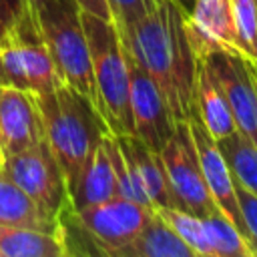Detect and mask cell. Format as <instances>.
Returning <instances> with one entry per match:
<instances>
[{
  "label": "cell",
  "instance_id": "6da1fadb",
  "mask_svg": "<svg viewBox=\"0 0 257 257\" xmlns=\"http://www.w3.org/2000/svg\"><path fill=\"white\" fill-rule=\"evenodd\" d=\"M116 32L128 58L161 88L175 120H185L195 100L197 56L185 32L183 10L173 0H161Z\"/></svg>",
  "mask_w": 257,
  "mask_h": 257
},
{
  "label": "cell",
  "instance_id": "7a4b0ae2",
  "mask_svg": "<svg viewBox=\"0 0 257 257\" xmlns=\"http://www.w3.org/2000/svg\"><path fill=\"white\" fill-rule=\"evenodd\" d=\"M36 100L44 122V137L62 169L70 199L86 161L108 126L92 100L64 82L50 92L36 94Z\"/></svg>",
  "mask_w": 257,
  "mask_h": 257
},
{
  "label": "cell",
  "instance_id": "3957f363",
  "mask_svg": "<svg viewBox=\"0 0 257 257\" xmlns=\"http://www.w3.org/2000/svg\"><path fill=\"white\" fill-rule=\"evenodd\" d=\"M86 34L92 78L96 88V110L112 135H133L131 116V70L128 56L110 20L80 10Z\"/></svg>",
  "mask_w": 257,
  "mask_h": 257
},
{
  "label": "cell",
  "instance_id": "277c9868",
  "mask_svg": "<svg viewBox=\"0 0 257 257\" xmlns=\"http://www.w3.org/2000/svg\"><path fill=\"white\" fill-rule=\"evenodd\" d=\"M52 58L58 78L96 102L90 50L76 0H48L30 12Z\"/></svg>",
  "mask_w": 257,
  "mask_h": 257
},
{
  "label": "cell",
  "instance_id": "5b68a950",
  "mask_svg": "<svg viewBox=\"0 0 257 257\" xmlns=\"http://www.w3.org/2000/svg\"><path fill=\"white\" fill-rule=\"evenodd\" d=\"M155 209L124 197L72 209L70 203L60 211V231L82 235L88 243L86 253L118 257V251L133 241L149 223Z\"/></svg>",
  "mask_w": 257,
  "mask_h": 257
},
{
  "label": "cell",
  "instance_id": "8992f818",
  "mask_svg": "<svg viewBox=\"0 0 257 257\" xmlns=\"http://www.w3.org/2000/svg\"><path fill=\"white\" fill-rule=\"evenodd\" d=\"M0 173L52 217H58L70 203L62 169L50 151L46 137L24 151L4 155L0 161Z\"/></svg>",
  "mask_w": 257,
  "mask_h": 257
},
{
  "label": "cell",
  "instance_id": "52a82bcc",
  "mask_svg": "<svg viewBox=\"0 0 257 257\" xmlns=\"http://www.w3.org/2000/svg\"><path fill=\"white\" fill-rule=\"evenodd\" d=\"M169 189L175 201V209L187 211L197 217L221 213L207 189L201 173L197 149L193 145L187 120H179L173 135L159 151Z\"/></svg>",
  "mask_w": 257,
  "mask_h": 257
},
{
  "label": "cell",
  "instance_id": "ba28073f",
  "mask_svg": "<svg viewBox=\"0 0 257 257\" xmlns=\"http://www.w3.org/2000/svg\"><path fill=\"white\" fill-rule=\"evenodd\" d=\"M205 58L231 108L237 131L257 143V80L249 60L235 52H213Z\"/></svg>",
  "mask_w": 257,
  "mask_h": 257
},
{
  "label": "cell",
  "instance_id": "9c48e42d",
  "mask_svg": "<svg viewBox=\"0 0 257 257\" xmlns=\"http://www.w3.org/2000/svg\"><path fill=\"white\" fill-rule=\"evenodd\" d=\"M128 70H131L133 137L141 139L149 149L159 153L173 135L179 120H175L167 104V98L163 96L157 82L131 58H128Z\"/></svg>",
  "mask_w": 257,
  "mask_h": 257
},
{
  "label": "cell",
  "instance_id": "30bf717a",
  "mask_svg": "<svg viewBox=\"0 0 257 257\" xmlns=\"http://www.w3.org/2000/svg\"><path fill=\"white\" fill-rule=\"evenodd\" d=\"M185 120H187L193 145L197 149L203 179L207 183V189H209L217 209L245 235V225H243V217H241V211L237 205V195H235V181H233L231 169L219 149V143L211 137V133L203 124L201 116L195 110V104Z\"/></svg>",
  "mask_w": 257,
  "mask_h": 257
},
{
  "label": "cell",
  "instance_id": "8fae6325",
  "mask_svg": "<svg viewBox=\"0 0 257 257\" xmlns=\"http://www.w3.org/2000/svg\"><path fill=\"white\" fill-rule=\"evenodd\" d=\"M185 32L197 58L213 52L241 54L231 0H195L185 16Z\"/></svg>",
  "mask_w": 257,
  "mask_h": 257
},
{
  "label": "cell",
  "instance_id": "7c38bea8",
  "mask_svg": "<svg viewBox=\"0 0 257 257\" xmlns=\"http://www.w3.org/2000/svg\"><path fill=\"white\" fill-rule=\"evenodd\" d=\"M0 137L4 155L24 151L44 139V122L34 92L0 86Z\"/></svg>",
  "mask_w": 257,
  "mask_h": 257
},
{
  "label": "cell",
  "instance_id": "4fadbf2b",
  "mask_svg": "<svg viewBox=\"0 0 257 257\" xmlns=\"http://www.w3.org/2000/svg\"><path fill=\"white\" fill-rule=\"evenodd\" d=\"M6 38L16 52L26 90L34 94H42L54 90L62 82L56 74L44 38L30 12L6 34Z\"/></svg>",
  "mask_w": 257,
  "mask_h": 257
},
{
  "label": "cell",
  "instance_id": "5bb4252c",
  "mask_svg": "<svg viewBox=\"0 0 257 257\" xmlns=\"http://www.w3.org/2000/svg\"><path fill=\"white\" fill-rule=\"evenodd\" d=\"M133 183L153 209L175 207L161 155L133 135H114Z\"/></svg>",
  "mask_w": 257,
  "mask_h": 257
},
{
  "label": "cell",
  "instance_id": "9a60e30c",
  "mask_svg": "<svg viewBox=\"0 0 257 257\" xmlns=\"http://www.w3.org/2000/svg\"><path fill=\"white\" fill-rule=\"evenodd\" d=\"M110 137H112V133L106 131L100 137L90 159L86 161V165L76 181V187L70 193L72 209L90 207V205L108 201L112 197H118L116 173H114V165L110 159Z\"/></svg>",
  "mask_w": 257,
  "mask_h": 257
},
{
  "label": "cell",
  "instance_id": "2e32d148",
  "mask_svg": "<svg viewBox=\"0 0 257 257\" xmlns=\"http://www.w3.org/2000/svg\"><path fill=\"white\" fill-rule=\"evenodd\" d=\"M195 110L201 116L203 124L211 133L215 141H221L223 137L237 131L231 108L227 104V98L213 76L211 68L207 66L205 58H197V74H195Z\"/></svg>",
  "mask_w": 257,
  "mask_h": 257
},
{
  "label": "cell",
  "instance_id": "e0dca14e",
  "mask_svg": "<svg viewBox=\"0 0 257 257\" xmlns=\"http://www.w3.org/2000/svg\"><path fill=\"white\" fill-rule=\"evenodd\" d=\"M0 225L26 227L46 233L60 231V219L44 213L20 187L0 173Z\"/></svg>",
  "mask_w": 257,
  "mask_h": 257
},
{
  "label": "cell",
  "instance_id": "ac0fdd59",
  "mask_svg": "<svg viewBox=\"0 0 257 257\" xmlns=\"http://www.w3.org/2000/svg\"><path fill=\"white\" fill-rule=\"evenodd\" d=\"M118 257H195V253L155 211L141 233L118 251Z\"/></svg>",
  "mask_w": 257,
  "mask_h": 257
},
{
  "label": "cell",
  "instance_id": "d6986e66",
  "mask_svg": "<svg viewBox=\"0 0 257 257\" xmlns=\"http://www.w3.org/2000/svg\"><path fill=\"white\" fill-rule=\"evenodd\" d=\"M64 239L58 233H46L26 227L0 225V257H62Z\"/></svg>",
  "mask_w": 257,
  "mask_h": 257
},
{
  "label": "cell",
  "instance_id": "ffe728a7",
  "mask_svg": "<svg viewBox=\"0 0 257 257\" xmlns=\"http://www.w3.org/2000/svg\"><path fill=\"white\" fill-rule=\"evenodd\" d=\"M219 149L231 169L233 181L253 195H257V147L251 139H247L241 131H233L223 137Z\"/></svg>",
  "mask_w": 257,
  "mask_h": 257
},
{
  "label": "cell",
  "instance_id": "44dd1931",
  "mask_svg": "<svg viewBox=\"0 0 257 257\" xmlns=\"http://www.w3.org/2000/svg\"><path fill=\"white\" fill-rule=\"evenodd\" d=\"M211 257H255L247 237L223 215L213 213L203 217Z\"/></svg>",
  "mask_w": 257,
  "mask_h": 257
},
{
  "label": "cell",
  "instance_id": "7402d4cb",
  "mask_svg": "<svg viewBox=\"0 0 257 257\" xmlns=\"http://www.w3.org/2000/svg\"><path fill=\"white\" fill-rule=\"evenodd\" d=\"M155 211L193 249L195 257H211V247H209V239H207V229H205L203 217L191 215V213L175 209V207H161V209H155Z\"/></svg>",
  "mask_w": 257,
  "mask_h": 257
},
{
  "label": "cell",
  "instance_id": "603a6c76",
  "mask_svg": "<svg viewBox=\"0 0 257 257\" xmlns=\"http://www.w3.org/2000/svg\"><path fill=\"white\" fill-rule=\"evenodd\" d=\"M231 12L235 20V32L241 56L257 62L255 52V24H257V4L255 0H231Z\"/></svg>",
  "mask_w": 257,
  "mask_h": 257
},
{
  "label": "cell",
  "instance_id": "cb8c5ba5",
  "mask_svg": "<svg viewBox=\"0 0 257 257\" xmlns=\"http://www.w3.org/2000/svg\"><path fill=\"white\" fill-rule=\"evenodd\" d=\"M104 2L110 14V22L116 28H122L135 22L137 18L149 14L161 0H104Z\"/></svg>",
  "mask_w": 257,
  "mask_h": 257
},
{
  "label": "cell",
  "instance_id": "d4e9b609",
  "mask_svg": "<svg viewBox=\"0 0 257 257\" xmlns=\"http://www.w3.org/2000/svg\"><path fill=\"white\" fill-rule=\"evenodd\" d=\"M235 195H237V205L245 225V237L257 257V195H253L251 191H247L237 183H235Z\"/></svg>",
  "mask_w": 257,
  "mask_h": 257
},
{
  "label": "cell",
  "instance_id": "484cf974",
  "mask_svg": "<svg viewBox=\"0 0 257 257\" xmlns=\"http://www.w3.org/2000/svg\"><path fill=\"white\" fill-rule=\"evenodd\" d=\"M28 14L26 0H0V40Z\"/></svg>",
  "mask_w": 257,
  "mask_h": 257
},
{
  "label": "cell",
  "instance_id": "4316f807",
  "mask_svg": "<svg viewBox=\"0 0 257 257\" xmlns=\"http://www.w3.org/2000/svg\"><path fill=\"white\" fill-rule=\"evenodd\" d=\"M80 10L84 12H90L98 18H104V20H110V14H108V8H106V2L104 0H76Z\"/></svg>",
  "mask_w": 257,
  "mask_h": 257
},
{
  "label": "cell",
  "instance_id": "83f0119b",
  "mask_svg": "<svg viewBox=\"0 0 257 257\" xmlns=\"http://www.w3.org/2000/svg\"><path fill=\"white\" fill-rule=\"evenodd\" d=\"M173 2L183 10V14H185V16L191 12V8H193V4H195V0H173Z\"/></svg>",
  "mask_w": 257,
  "mask_h": 257
},
{
  "label": "cell",
  "instance_id": "f1b7e54d",
  "mask_svg": "<svg viewBox=\"0 0 257 257\" xmlns=\"http://www.w3.org/2000/svg\"><path fill=\"white\" fill-rule=\"evenodd\" d=\"M48 0H26V4H28V12H36L42 4H46Z\"/></svg>",
  "mask_w": 257,
  "mask_h": 257
},
{
  "label": "cell",
  "instance_id": "f546056e",
  "mask_svg": "<svg viewBox=\"0 0 257 257\" xmlns=\"http://www.w3.org/2000/svg\"><path fill=\"white\" fill-rule=\"evenodd\" d=\"M249 66H251V72H253V76H255V80H257V62H251V60H249Z\"/></svg>",
  "mask_w": 257,
  "mask_h": 257
},
{
  "label": "cell",
  "instance_id": "4dcf8cb0",
  "mask_svg": "<svg viewBox=\"0 0 257 257\" xmlns=\"http://www.w3.org/2000/svg\"><path fill=\"white\" fill-rule=\"evenodd\" d=\"M255 4H257V0H255ZM255 52H257V24H255Z\"/></svg>",
  "mask_w": 257,
  "mask_h": 257
},
{
  "label": "cell",
  "instance_id": "1f68e13d",
  "mask_svg": "<svg viewBox=\"0 0 257 257\" xmlns=\"http://www.w3.org/2000/svg\"><path fill=\"white\" fill-rule=\"evenodd\" d=\"M2 157H4V151H2V137H0V161H2Z\"/></svg>",
  "mask_w": 257,
  "mask_h": 257
},
{
  "label": "cell",
  "instance_id": "d6a6232c",
  "mask_svg": "<svg viewBox=\"0 0 257 257\" xmlns=\"http://www.w3.org/2000/svg\"><path fill=\"white\" fill-rule=\"evenodd\" d=\"M255 147H257V143H255Z\"/></svg>",
  "mask_w": 257,
  "mask_h": 257
}]
</instances>
